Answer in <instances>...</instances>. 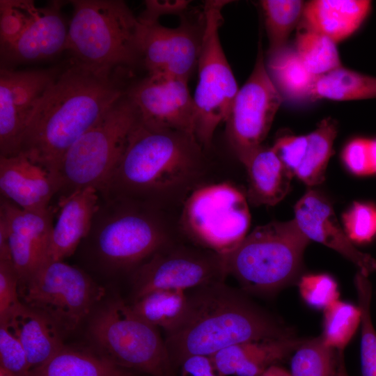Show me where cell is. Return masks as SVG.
Instances as JSON below:
<instances>
[{
  "mask_svg": "<svg viewBox=\"0 0 376 376\" xmlns=\"http://www.w3.org/2000/svg\"><path fill=\"white\" fill-rule=\"evenodd\" d=\"M128 73L72 59L29 118L21 152L53 177L70 148L126 93Z\"/></svg>",
  "mask_w": 376,
  "mask_h": 376,
  "instance_id": "1",
  "label": "cell"
},
{
  "mask_svg": "<svg viewBox=\"0 0 376 376\" xmlns=\"http://www.w3.org/2000/svg\"><path fill=\"white\" fill-rule=\"evenodd\" d=\"M191 134L152 129L140 121L100 197H117L166 211L201 185L206 158Z\"/></svg>",
  "mask_w": 376,
  "mask_h": 376,
  "instance_id": "2",
  "label": "cell"
},
{
  "mask_svg": "<svg viewBox=\"0 0 376 376\" xmlns=\"http://www.w3.org/2000/svg\"><path fill=\"white\" fill-rule=\"evenodd\" d=\"M186 293L183 315L164 332L175 370L190 357H211L247 341L292 337L288 329L225 281L189 289Z\"/></svg>",
  "mask_w": 376,
  "mask_h": 376,
  "instance_id": "3",
  "label": "cell"
},
{
  "mask_svg": "<svg viewBox=\"0 0 376 376\" xmlns=\"http://www.w3.org/2000/svg\"><path fill=\"white\" fill-rule=\"evenodd\" d=\"M166 212L125 198L100 197L90 230L80 245L101 271L129 276L180 237Z\"/></svg>",
  "mask_w": 376,
  "mask_h": 376,
  "instance_id": "4",
  "label": "cell"
},
{
  "mask_svg": "<svg viewBox=\"0 0 376 376\" xmlns=\"http://www.w3.org/2000/svg\"><path fill=\"white\" fill-rule=\"evenodd\" d=\"M66 50L72 60L130 70L141 62L142 23L121 0H72Z\"/></svg>",
  "mask_w": 376,
  "mask_h": 376,
  "instance_id": "5",
  "label": "cell"
},
{
  "mask_svg": "<svg viewBox=\"0 0 376 376\" xmlns=\"http://www.w3.org/2000/svg\"><path fill=\"white\" fill-rule=\"evenodd\" d=\"M91 347L123 368L148 376H176L159 329L120 296L102 301L88 318Z\"/></svg>",
  "mask_w": 376,
  "mask_h": 376,
  "instance_id": "6",
  "label": "cell"
},
{
  "mask_svg": "<svg viewBox=\"0 0 376 376\" xmlns=\"http://www.w3.org/2000/svg\"><path fill=\"white\" fill-rule=\"evenodd\" d=\"M139 121L138 110L126 92L66 152L52 177L57 194L65 197L87 187L100 194Z\"/></svg>",
  "mask_w": 376,
  "mask_h": 376,
  "instance_id": "7",
  "label": "cell"
},
{
  "mask_svg": "<svg viewBox=\"0 0 376 376\" xmlns=\"http://www.w3.org/2000/svg\"><path fill=\"white\" fill-rule=\"evenodd\" d=\"M308 242L295 219L259 226L224 256L228 276L246 292H276L299 276Z\"/></svg>",
  "mask_w": 376,
  "mask_h": 376,
  "instance_id": "8",
  "label": "cell"
},
{
  "mask_svg": "<svg viewBox=\"0 0 376 376\" xmlns=\"http://www.w3.org/2000/svg\"><path fill=\"white\" fill-rule=\"evenodd\" d=\"M248 200L231 183L201 185L183 202L178 226L189 242L226 256L248 235Z\"/></svg>",
  "mask_w": 376,
  "mask_h": 376,
  "instance_id": "9",
  "label": "cell"
},
{
  "mask_svg": "<svg viewBox=\"0 0 376 376\" xmlns=\"http://www.w3.org/2000/svg\"><path fill=\"white\" fill-rule=\"evenodd\" d=\"M20 301L45 315L64 336L88 319L105 290L88 274L63 260L43 263L19 283Z\"/></svg>",
  "mask_w": 376,
  "mask_h": 376,
  "instance_id": "10",
  "label": "cell"
},
{
  "mask_svg": "<svg viewBox=\"0 0 376 376\" xmlns=\"http://www.w3.org/2000/svg\"><path fill=\"white\" fill-rule=\"evenodd\" d=\"M226 0L205 3L203 33L197 65L198 81L193 95L194 136L204 149L212 144L218 126L226 122L239 87L219 39Z\"/></svg>",
  "mask_w": 376,
  "mask_h": 376,
  "instance_id": "11",
  "label": "cell"
},
{
  "mask_svg": "<svg viewBox=\"0 0 376 376\" xmlns=\"http://www.w3.org/2000/svg\"><path fill=\"white\" fill-rule=\"evenodd\" d=\"M181 237L159 250L129 275L131 301L155 290H187L225 281V256Z\"/></svg>",
  "mask_w": 376,
  "mask_h": 376,
  "instance_id": "12",
  "label": "cell"
},
{
  "mask_svg": "<svg viewBox=\"0 0 376 376\" xmlns=\"http://www.w3.org/2000/svg\"><path fill=\"white\" fill-rule=\"evenodd\" d=\"M283 99L270 79L261 47L226 120L229 143L242 164L263 146Z\"/></svg>",
  "mask_w": 376,
  "mask_h": 376,
  "instance_id": "13",
  "label": "cell"
},
{
  "mask_svg": "<svg viewBox=\"0 0 376 376\" xmlns=\"http://www.w3.org/2000/svg\"><path fill=\"white\" fill-rule=\"evenodd\" d=\"M63 69L0 70V156L21 152L26 123L46 89Z\"/></svg>",
  "mask_w": 376,
  "mask_h": 376,
  "instance_id": "14",
  "label": "cell"
},
{
  "mask_svg": "<svg viewBox=\"0 0 376 376\" xmlns=\"http://www.w3.org/2000/svg\"><path fill=\"white\" fill-rule=\"evenodd\" d=\"M187 82L163 75H148L129 86L127 93L138 110L140 123L152 129L194 136L195 105Z\"/></svg>",
  "mask_w": 376,
  "mask_h": 376,
  "instance_id": "15",
  "label": "cell"
},
{
  "mask_svg": "<svg viewBox=\"0 0 376 376\" xmlns=\"http://www.w3.org/2000/svg\"><path fill=\"white\" fill-rule=\"evenodd\" d=\"M140 21L141 62L148 75H163L188 81L197 68L203 23L200 26L183 20L178 27L168 28L158 22Z\"/></svg>",
  "mask_w": 376,
  "mask_h": 376,
  "instance_id": "16",
  "label": "cell"
},
{
  "mask_svg": "<svg viewBox=\"0 0 376 376\" xmlns=\"http://www.w3.org/2000/svg\"><path fill=\"white\" fill-rule=\"evenodd\" d=\"M54 212L52 207L46 213L29 212L1 198L0 217L6 223L10 255L19 283L47 262Z\"/></svg>",
  "mask_w": 376,
  "mask_h": 376,
  "instance_id": "17",
  "label": "cell"
},
{
  "mask_svg": "<svg viewBox=\"0 0 376 376\" xmlns=\"http://www.w3.org/2000/svg\"><path fill=\"white\" fill-rule=\"evenodd\" d=\"M310 240L337 251L366 276L376 271V260L358 250L341 228L331 203L322 194L308 190L297 201L294 219Z\"/></svg>",
  "mask_w": 376,
  "mask_h": 376,
  "instance_id": "18",
  "label": "cell"
},
{
  "mask_svg": "<svg viewBox=\"0 0 376 376\" xmlns=\"http://www.w3.org/2000/svg\"><path fill=\"white\" fill-rule=\"evenodd\" d=\"M65 3L54 0L40 8L39 15L19 39L0 51L1 66L47 60L66 50L68 28L61 12Z\"/></svg>",
  "mask_w": 376,
  "mask_h": 376,
  "instance_id": "19",
  "label": "cell"
},
{
  "mask_svg": "<svg viewBox=\"0 0 376 376\" xmlns=\"http://www.w3.org/2000/svg\"><path fill=\"white\" fill-rule=\"evenodd\" d=\"M0 191L1 197L36 213L49 211L50 201L57 194L50 173L22 152L11 157L0 156Z\"/></svg>",
  "mask_w": 376,
  "mask_h": 376,
  "instance_id": "20",
  "label": "cell"
},
{
  "mask_svg": "<svg viewBox=\"0 0 376 376\" xmlns=\"http://www.w3.org/2000/svg\"><path fill=\"white\" fill-rule=\"evenodd\" d=\"M100 200L97 189L87 187L60 197L59 213L54 224L47 262L72 256L87 236Z\"/></svg>",
  "mask_w": 376,
  "mask_h": 376,
  "instance_id": "21",
  "label": "cell"
},
{
  "mask_svg": "<svg viewBox=\"0 0 376 376\" xmlns=\"http://www.w3.org/2000/svg\"><path fill=\"white\" fill-rule=\"evenodd\" d=\"M302 342L292 337L247 341L210 357L217 376H260L295 351Z\"/></svg>",
  "mask_w": 376,
  "mask_h": 376,
  "instance_id": "22",
  "label": "cell"
},
{
  "mask_svg": "<svg viewBox=\"0 0 376 376\" xmlns=\"http://www.w3.org/2000/svg\"><path fill=\"white\" fill-rule=\"evenodd\" d=\"M0 324L19 339L31 370L46 363L65 345L64 335L52 320L22 303Z\"/></svg>",
  "mask_w": 376,
  "mask_h": 376,
  "instance_id": "23",
  "label": "cell"
},
{
  "mask_svg": "<svg viewBox=\"0 0 376 376\" xmlns=\"http://www.w3.org/2000/svg\"><path fill=\"white\" fill-rule=\"evenodd\" d=\"M371 8L366 0H313L305 4L306 29L340 42L361 25Z\"/></svg>",
  "mask_w": 376,
  "mask_h": 376,
  "instance_id": "24",
  "label": "cell"
},
{
  "mask_svg": "<svg viewBox=\"0 0 376 376\" xmlns=\"http://www.w3.org/2000/svg\"><path fill=\"white\" fill-rule=\"evenodd\" d=\"M246 170L248 201L255 205H274L289 192L292 175L272 147L262 146L243 164Z\"/></svg>",
  "mask_w": 376,
  "mask_h": 376,
  "instance_id": "25",
  "label": "cell"
},
{
  "mask_svg": "<svg viewBox=\"0 0 376 376\" xmlns=\"http://www.w3.org/2000/svg\"><path fill=\"white\" fill-rule=\"evenodd\" d=\"M119 366L91 347L64 346L44 364L31 369L27 376H139Z\"/></svg>",
  "mask_w": 376,
  "mask_h": 376,
  "instance_id": "26",
  "label": "cell"
},
{
  "mask_svg": "<svg viewBox=\"0 0 376 376\" xmlns=\"http://www.w3.org/2000/svg\"><path fill=\"white\" fill-rule=\"evenodd\" d=\"M267 55V71L283 99H311L317 76L306 69L295 47L287 45Z\"/></svg>",
  "mask_w": 376,
  "mask_h": 376,
  "instance_id": "27",
  "label": "cell"
},
{
  "mask_svg": "<svg viewBox=\"0 0 376 376\" xmlns=\"http://www.w3.org/2000/svg\"><path fill=\"white\" fill-rule=\"evenodd\" d=\"M338 101L376 98V77L339 67L318 76L311 99Z\"/></svg>",
  "mask_w": 376,
  "mask_h": 376,
  "instance_id": "28",
  "label": "cell"
},
{
  "mask_svg": "<svg viewBox=\"0 0 376 376\" xmlns=\"http://www.w3.org/2000/svg\"><path fill=\"white\" fill-rule=\"evenodd\" d=\"M187 301L186 290L160 289L127 302L139 317L166 332L180 321Z\"/></svg>",
  "mask_w": 376,
  "mask_h": 376,
  "instance_id": "29",
  "label": "cell"
},
{
  "mask_svg": "<svg viewBox=\"0 0 376 376\" xmlns=\"http://www.w3.org/2000/svg\"><path fill=\"white\" fill-rule=\"evenodd\" d=\"M338 132L336 122L327 118L315 130L307 134L308 144L303 159L293 175L308 186L322 183Z\"/></svg>",
  "mask_w": 376,
  "mask_h": 376,
  "instance_id": "30",
  "label": "cell"
},
{
  "mask_svg": "<svg viewBox=\"0 0 376 376\" xmlns=\"http://www.w3.org/2000/svg\"><path fill=\"white\" fill-rule=\"evenodd\" d=\"M305 4L299 0L260 1L269 40L267 54L288 45V36L303 16Z\"/></svg>",
  "mask_w": 376,
  "mask_h": 376,
  "instance_id": "31",
  "label": "cell"
},
{
  "mask_svg": "<svg viewBox=\"0 0 376 376\" xmlns=\"http://www.w3.org/2000/svg\"><path fill=\"white\" fill-rule=\"evenodd\" d=\"M338 351L322 336L303 340L290 362L291 376H337Z\"/></svg>",
  "mask_w": 376,
  "mask_h": 376,
  "instance_id": "32",
  "label": "cell"
},
{
  "mask_svg": "<svg viewBox=\"0 0 376 376\" xmlns=\"http://www.w3.org/2000/svg\"><path fill=\"white\" fill-rule=\"evenodd\" d=\"M294 47L306 69L315 76L342 66L336 43L320 33L308 29L299 32Z\"/></svg>",
  "mask_w": 376,
  "mask_h": 376,
  "instance_id": "33",
  "label": "cell"
},
{
  "mask_svg": "<svg viewBox=\"0 0 376 376\" xmlns=\"http://www.w3.org/2000/svg\"><path fill=\"white\" fill-rule=\"evenodd\" d=\"M361 323L359 306L337 300L324 309V342L337 350H343Z\"/></svg>",
  "mask_w": 376,
  "mask_h": 376,
  "instance_id": "34",
  "label": "cell"
},
{
  "mask_svg": "<svg viewBox=\"0 0 376 376\" xmlns=\"http://www.w3.org/2000/svg\"><path fill=\"white\" fill-rule=\"evenodd\" d=\"M361 311V363L362 376H376V331L370 317L371 284L368 276L358 272L354 279Z\"/></svg>",
  "mask_w": 376,
  "mask_h": 376,
  "instance_id": "35",
  "label": "cell"
},
{
  "mask_svg": "<svg viewBox=\"0 0 376 376\" xmlns=\"http://www.w3.org/2000/svg\"><path fill=\"white\" fill-rule=\"evenodd\" d=\"M39 13L40 8L32 0H1V51L15 42Z\"/></svg>",
  "mask_w": 376,
  "mask_h": 376,
  "instance_id": "36",
  "label": "cell"
},
{
  "mask_svg": "<svg viewBox=\"0 0 376 376\" xmlns=\"http://www.w3.org/2000/svg\"><path fill=\"white\" fill-rule=\"evenodd\" d=\"M299 290L304 301L311 307L324 309L338 300L336 281L325 274H306L299 281Z\"/></svg>",
  "mask_w": 376,
  "mask_h": 376,
  "instance_id": "37",
  "label": "cell"
},
{
  "mask_svg": "<svg viewBox=\"0 0 376 376\" xmlns=\"http://www.w3.org/2000/svg\"><path fill=\"white\" fill-rule=\"evenodd\" d=\"M345 233L352 242L366 243L376 234V207L354 203L343 216Z\"/></svg>",
  "mask_w": 376,
  "mask_h": 376,
  "instance_id": "38",
  "label": "cell"
},
{
  "mask_svg": "<svg viewBox=\"0 0 376 376\" xmlns=\"http://www.w3.org/2000/svg\"><path fill=\"white\" fill-rule=\"evenodd\" d=\"M0 367L15 376H27L31 370L24 347L3 324H0Z\"/></svg>",
  "mask_w": 376,
  "mask_h": 376,
  "instance_id": "39",
  "label": "cell"
},
{
  "mask_svg": "<svg viewBox=\"0 0 376 376\" xmlns=\"http://www.w3.org/2000/svg\"><path fill=\"white\" fill-rule=\"evenodd\" d=\"M19 276L11 260H0V322L5 320L22 304Z\"/></svg>",
  "mask_w": 376,
  "mask_h": 376,
  "instance_id": "40",
  "label": "cell"
},
{
  "mask_svg": "<svg viewBox=\"0 0 376 376\" xmlns=\"http://www.w3.org/2000/svg\"><path fill=\"white\" fill-rule=\"evenodd\" d=\"M307 144V135H283L276 139L272 148L293 175L303 159Z\"/></svg>",
  "mask_w": 376,
  "mask_h": 376,
  "instance_id": "41",
  "label": "cell"
},
{
  "mask_svg": "<svg viewBox=\"0 0 376 376\" xmlns=\"http://www.w3.org/2000/svg\"><path fill=\"white\" fill-rule=\"evenodd\" d=\"M343 159L347 168L356 175H365L373 173L369 139L356 138L350 141L343 150Z\"/></svg>",
  "mask_w": 376,
  "mask_h": 376,
  "instance_id": "42",
  "label": "cell"
},
{
  "mask_svg": "<svg viewBox=\"0 0 376 376\" xmlns=\"http://www.w3.org/2000/svg\"><path fill=\"white\" fill-rule=\"evenodd\" d=\"M186 1H146V9L139 19L143 22H157L159 16L167 13H178L187 6Z\"/></svg>",
  "mask_w": 376,
  "mask_h": 376,
  "instance_id": "43",
  "label": "cell"
},
{
  "mask_svg": "<svg viewBox=\"0 0 376 376\" xmlns=\"http://www.w3.org/2000/svg\"><path fill=\"white\" fill-rule=\"evenodd\" d=\"M180 376H217L210 357L193 356L180 366Z\"/></svg>",
  "mask_w": 376,
  "mask_h": 376,
  "instance_id": "44",
  "label": "cell"
},
{
  "mask_svg": "<svg viewBox=\"0 0 376 376\" xmlns=\"http://www.w3.org/2000/svg\"><path fill=\"white\" fill-rule=\"evenodd\" d=\"M260 376H291V375L285 369L274 365L267 368Z\"/></svg>",
  "mask_w": 376,
  "mask_h": 376,
  "instance_id": "45",
  "label": "cell"
},
{
  "mask_svg": "<svg viewBox=\"0 0 376 376\" xmlns=\"http://www.w3.org/2000/svg\"><path fill=\"white\" fill-rule=\"evenodd\" d=\"M369 152L373 173H376V139H369Z\"/></svg>",
  "mask_w": 376,
  "mask_h": 376,
  "instance_id": "46",
  "label": "cell"
},
{
  "mask_svg": "<svg viewBox=\"0 0 376 376\" xmlns=\"http://www.w3.org/2000/svg\"><path fill=\"white\" fill-rule=\"evenodd\" d=\"M338 364L337 376H349L345 366L344 359H343V350H338Z\"/></svg>",
  "mask_w": 376,
  "mask_h": 376,
  "instance_id": "47",
  "label": "cell"
},
{
  "mask_svg": "<svg viewBox=\"0 0 376 376\" xmlns=\"http://www.w3.org/2000/svg\"><path fill=\"white\" fill-rule=\"evenodd\" d=\"M0 376H15L11 372L7 370L6 369L0 367Z\"/></svg>",
  "mask_w": 376,
  "mask_h": 376,
  "instance_id": "48",
  "label": "cell"
},
{
  "mask_svg": "<svg viewBox=\"0 0 376 376\" xmlns=\"http://www.w3.org/2000/svg\"></svg>",
  "mask_w": 376,
  "mask_h": 376,
  "instance_id": "49",
  "label": "cell"
}]
</instances>
